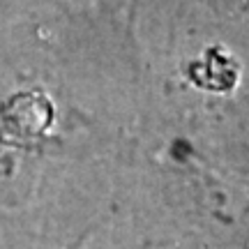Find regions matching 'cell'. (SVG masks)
I'll list each match as a JSON object with an SVG mask.
<instances>
[{
    "instance_id": "obj_3",
    "label": "cell",
    "mask_w": 249,
    "mask_h": 249,
    "mask_svg": "<svg viewBox=\"0 0 249 249\" xmlns=\"http://www.w3.org/2000/svg\"><path fill=\"white\" fill-rule=\"evenodd\" d=\"M90 238H92V233H83V235H76L74 240L65 242V245H60V247H55V249H86Z\"/></svg>"
},
{
    "instance_id": "obj_2",
    "label": "cell",
    "mask_w": 249,
    "mask_h": 249,
    "mask_svg": "<svg viewBox=\"0 0 249 249\" xmlns=\"http://www.w3.org/2000/svg\"><path fill=\"white\" fill-rule=\"evenodd\" d=\"M242 62L224 44H208L187 58L180 76L187 88L214 99H231L242 83Z\"/></svg>"
},
{
    "instance_id": "obj_1",
    "label": "cell",
    "mask_w": 249,
    "mask_h": 249,
    "mask_svg": "<svg viewBox=\"0 0 249 249\" xmlns=\"http://www.w3.org/2000/svg\"><path fill=\"white\" fill-rule=\"evenodd\" d=\"M205 108L198 132L185 136L192 150L213 169L249 187V97Z\"/></svg>"
}]
</instances>
